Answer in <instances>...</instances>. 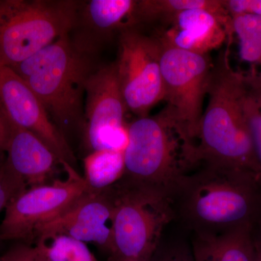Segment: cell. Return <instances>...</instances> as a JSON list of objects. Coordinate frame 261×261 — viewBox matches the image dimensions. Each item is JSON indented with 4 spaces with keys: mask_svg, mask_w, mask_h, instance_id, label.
I'll list each match as a JSON object with an SVG mask.
<instances>
[{
    "mask_svg": "<svg viewBox=\"0 0 261 261\" xmlns=\"http://www.w3.org/2000/svg\"><path fill=\"white\" fill-rule=\"evenodd\" d=\"M118 44L114 64L127 110L138 118L148 116L149 111L164 98L162 44L156 36L136 27L123 29Z\"/></svg>",
    "mask_w": 261,
    "mask_h": 261,
    "instance_id": "9c48e42d",
    "label": "cell"
},
{
    "mask_svg": "<svg viewBox=\"0 0 261 261\" xmlns=\"http://www.w3.org/2000/svg\"><path fill=\"white\" fill-rule=\"evenodd\" d=\"M152 34L164 45L199 55H209L228 42L226 23L214 14L197 17L180 29L169 28Z\"/></svg>",
    "mask_w": 261,
    "mask_h": 261,
    "instance_id": "2e32d148",
    "label": "cell"
},
{
    "mask_svg": "<svg viewBox=\"0 0 261 261\" xmlns=\"http://www.w3.org/2000/svg\"><path fill=\"white\" fill-rule=\"evenodd\" d=\"M0 98L15 125L39 137L54 152L61 165L65 163L77 169L69 142L51 121L42 103L14 70L2 65Z\"/></svg>",
    "mask_w": 261,
    "mask_h": 261,
    "instance_id": "8fae6325",
    "label": "cell"
},
{
    "mask_svg": "<svg viewBox=\"0 0 261 261\" xmlns=\"http://www.w3.org/2000/svg\"><path fill=\"white\" fill-rule=\"evenodd\" d=\"M161 44L163 101L167 103L162 112L196 144L214 62L209 55L195 54Z\"/></svg>",
    "mask_w": 261,
    "mask_h": 261,
    "instance_id": "52a82bcc",
    "label": "cell"
},
{
    "mask_svg": "<svg viewBox=\"0 0 261 261\" xmlns=\"http://www.w3.org/2000/svg\"><path fill=\"white\" fill-rule=\"evenodd\" d=\"M233 34L240 41V58L253 65H261V15L231 17Z\"/></svg>",
    "mask_w": 261,
    "mask_h": 261,
    "instance_id": "d6986e66",
    "label": "cell"
},
{
    "mask_svg": "<svg viewBox=\"0 0 261 261\" xmlns=\"http://www.w3.org/2000/svg\"><path fill=\"white\" fill-rule=\"evenodd\" d=\"M255 245H256V244H255ZM256 250H257V248H256ZM255 261H260V255H259V253H258V252H257V250L256 258H255Z\"/></svg>",
    "mask_w": 261,
    "mask_h": 261,
    "instance_id": "f1b7e54d",
    "label": "cell"
},
{
    "mask_svg": "<svg viewBox=\"0 0 261 261\" xmlns=\"http://www.w3.org/2000/svg\"><path fill=\"white\" fill-rule=\"evenodd\" d=\"M257 182L243 173L200 164L173 197L176 217L193 233H222L252 226Z\"/></svg>",
    "mask_w": 261,
    "mask_h": 261,
    "instance_id": "3957f363",
    "label": "cell"
},
{
    "mask_svg": "<svg viewBox=\"0 0 261 261\" xmlns=\"http://www.w3.org/2000/svg\"><path fill=\"white\" fill-rule=\"evenodd\" d=\"M250 75H251L254 82L261 87V73H260V74H257V73L253 71L252 72V73H250Z\"/></svg>",
    "mask_w": 261,
    "mask_h": 261,
    "instance_id": "4316f807",
    "label": "cell"
},
{
    "mask_svg": "<svg viewBox=\"0 0 261 261\" xmlns=\"http://www.w3.org/2000/svg\"><path fill=\"white\" fill-rule=\"evenodd\" d=\"M23 180L15 175L5 163L0 166V214L12 199L27 190Z\"/></svg>",
    "mask_w": 261,
    "mask_h": 261,
    "instance_id": "603a6c76",
    "label": "cell"
},
{
    "mask_svg": "<svg viewBox=\"0 0 261 261\" xmlns=\"http://www.w3.org/2000/svg\"><path fill=\"white\" fill-rule=\"evenodd\" d=\"M34 245L51 261H99L87 243L65 235L37 241Z\"/></svg>",
    "mask_w": 261,
    "mask_h": 261,
    "instance_id": "ffe728a7",
    "label": "cell"
},
{
    "mask_svg": "<svg viewBox=\"0 0 261 261\" xmlns=\"http://www.w3.org/2000/svg\"><path fill=\"white\" fill-rule=\"evenodd\" d=\"M76 0H0V65L13 67L69 34Z\"/></svg>",
    "mask_w": 261,
    "mask_h": 261,
    "instance_id": "8992f818",
    "label": "cell"
},
{
    "mask_svg": "<svg viewBox=\"0 0 261 261\" xmlns=\"http://www.w3.org/2000/svg\"><path fill=\"white\" fill-rule=\"evenodd\" d=\"M5 164L32 188L48 185L61 163L39 137L14 123Z\"/></svg>",
    "mask_w": 261,
    "mask_h": 261,
    "instance_id": "5bb4252c",
    "label": "cell"
},
{
    "mask_svg": "<svg viewBox=\"0 0 261 261\" xmlns=\"http://www.w3.org/2000/svg\"><path fill=\"white\" fill-rule=\"evenodd\" d=\"M191 9L210 10L220 16H229L220 0H136L130 27L143 29L149 25L154 27V33L163 32L178 13Z\"/></svg>",
    "mask_w": 261,
    "mask_h": 261,
    "instance_id": "e0dca14e",
    "label": "cell"
},
{
    "mask_svg": "<svg viewBox=\"0 0 261 261\" xmlns=\"http://www.w3.org/2000/svg\"><path fill=\"white\" fill-rule=\"evenodd\" d=\"M105 190L113 204L111 260L149 261L176 218L173 199L123 177Z\"/></svg>",
    "mask_w": 261,
    "mask_h": 261,
    "instance_id": "5b68a950",
    "label": "cell"
},
{
    "mask_svg": "<svg viewBox=\"0 0 261 261\" xmlns=\"http://www.w3.org/2000/svg\"><path fill=\"white\" fill-rule=\"evenodd\" d=\"M127 111L114 63L99 65L86 87L83 140L89 153L99 149L124 151Z\"/></svg>",
    "mask_w": 261,
    "mask_h": 261,
    "instance_id": "30bf717a",
    "label": "cell"
},
{
    "mask_svg": "<svg viewBox=\"0 0 261 261\" xmlns=\"http://www.w3.org/2000/svg\"><path fill=\"white\" fill-rule=\"evenodd\" d=\"M61 166L65 179L27 188L12 199L0 223V241L32 245L39 226L64 214L91 191L77 169L65 163Z\"/></svg>",
    "mask_w": 261,
    "mask_h": 261,
    "instance_id": "ba28073f",
    "label": "cell"
},
{
    "mask_svg": "<svg viewBox=\"0 0 261 261\" xmlns=\"http://www.w3.org/2000/svg\"><path fill=\"white\" fill-rule=\"evenodd\" d=\"M84 179L91 191H102L119 181L125 172L123 152L99 149L83 160Z\"/></svg>",
    "mask_w": 261,
    "mask_h": 261,
    "instance_id": "ac0fdd59",
    "label": "cell"
},
{
    "mask_svg": "<svg viewBox=\"0 0 261 261\" xmlns=\"http://www.w3.org/2000/svg\"><path fill=\"white\" fill-rule=\"evenodd\" d=\"M123 177L154 187L173 200L187 176L197 167L195 144L163 112L128 125Z\"/></svg>",
    "mask_w": 261,
    "mask_h": 261,
    "instance_id": "277c9868",
    "label": "cell"
},
{
    "mask_svg": "<svg viewBox=\"0 0 261 261\" xmlns=\"http://www.w3.org/2000/svg\"><path fill=\"white\" fill-rule=\"evenodd\" d=\"M99 65L97 57L75 47L68 34L10 68L28 84L68 140L73 134L83 136L86 87Z\"/></svg>",
    "mask_w": 261,
    "mask_h": 261,
    "instance_id": "7a4b0ae2",
    "label": "cell"
},
{
    "mask_svg": "<svg viewBox=\"0 0 261 261\" xmlns=\"http://www.w3.org/2000/svg\"><path fill=\"white\" fill-rule=\"evenodd\" d=\"M230 16L238 15H261V0H220Z\"/></svg>",
    "mask_w": 261,
    "mask_h": 261,
    "instance_id": "d4e9b609",
    "label": "cell"
},
{
    "mask_svg": "<svg viewBox=\"0 0 261 261\" xmlns=\"http://www.w3.org/2000/svg\"><path fill=\"white\" fill-rule=\"evenodd\" d=\"M256 244V248L257 252H258L259 255H260V258L261 261V243H255Z\"/></svg>",
    "mask_w": 261,
    "mask_h": 261,
    "instance_id": "83f0119b",
    "label": "cell"
},
{
    "mask_svg": "<svg viewBox=\"0 0 261 261\" xmlns=\"http://www.w3.org/2000/svg\"><path fill=\"white\" fill-rule=\"evenodd\" d=\"M2 261H51L38 250L35 245L17 243L1 256Z\"/></svg>",
    "mask_w": 261,
    "mask_h": 261,
    "instance_id": "cb8c5ba5",
    "label": "cell"
},
{
    "mask_svg": "<svg viewBox=\"0 0 261 261\" xmlns=\"http://www.w3.org/2000/svg\"><path fill=\"white\" fill-rule=\"evenodd\" d=\"M0 261H2L1 257H0Z\"/></svg>",
    "mask_w": 261,
    "mask_h": 261,
    "instance_id": "f546056e",
    "label": "cell"
},
{
    "mask_svg": "<svg viewBox=\"0 0 261 261\" xmlns=\"http://www.w3.org/2000/svg\"><path fill=\"white\" fill-rule=\"evenodd\" d=\"M136 0L79 1L76 15L69 33L75 47L97 57L106 44L129 27Z\"/></svg>",
    "mask_w": 261,
    "mask_h": 261,
    "instance_id": "4fadbf2b",
    "label": "cell"
},
{
    "mask_svg": "<svg viewBox=\"0 0 261 261\" xmlns=\"http://www.w3.org/2000/svg\"><path fill=\"white\" fill-rule=\"evenodd\" d=\"M252 226L222 233H193L191 245L195 261H255L256 245Z\"/></svg>",
    "mask_w": 261,
    "mask_h": 261,
    "instance_id": "9a60e30c",
    "label": "cell"
},
{
    "mask_svg": "<svg viewBox=\"0 0 261 261\" xmlns=\"http://www.w3.org/2000/svg\"><path fill=\"white\" fill-rule=\"evenodd\" d=\"M149 261H195L191 243L181 238L164 239Z\"/></svg>",
    "mask_w": 261,
    "mask_h": 261,
    "instance_id": "7402d4cb",
    "label": "cell"
},
{
    "mask_svg": "<svg viewBox=\"0 0 261 261\" xmlns=\"http://www.w3.org/2000/svg\"><path fill=\"white\" fill-rule=\"evenodd\" d=\"M245 75L233 69L229 47L213 63L208 103L196 140L197 164L231 170L261 181V167L245 120Z\"/></svg>",
    "mask_w": 261,
    "mask_h": 261,
    "instance_id": "6da1fadb",
    "label": "cell"
},
{
    "mask_svg": "<svg viewBox=\"0 0 261 261\" xmlns=\"http://www.w3.org/2000/svg\"><path fill=\"white\" fill-rule=\"evenodd\" d=\"M13 126L14 123L10 119L0 98V166L5 163L6 159L7 149L9 145Z\"/></svg>",
    "mask_w": 261,
    "mask_h": 261,
    "instance_id": "484cf974",
    "label": "cell"
},
{
    "mask_svg": "<svg viewBox=\"0 0 261 261\" xmlns=\"http://www.w3.org/2000/svg\"><path fill=\"white\" fill-rule=\"evenodd\" d=\"M113 204L106 190L87 192L71 207L36 230L35 243L65 235L94 243L110 254L112 243Z\"/></svg>",
    "mask_w": 261,
    "mask_h": 261,
    "instance_id": "7c38bea8",
    "label": "cell"
},
{
    "mask_svg": "<svg viewBox=\"0 0 261 261\" xmlns=\"http://www.w3.org/2000/svg\"><path fill=\"white\" fill-rule=\"evenodd\" d=\"M245 92L243 110L254 150L261 167V87L245 75Z\"/></svg>",
    "mask_w": 261,
    "mask_h": 261,
    "instance_id": "44dd1931",
    "label": "cell"
}]
</instances>
